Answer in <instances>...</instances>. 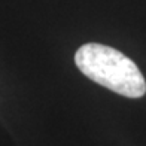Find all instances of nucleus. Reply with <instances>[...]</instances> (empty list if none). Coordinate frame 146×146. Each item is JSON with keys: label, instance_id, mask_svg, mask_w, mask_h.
<instances>
[{"label": "nucleus", "instance_id": "nucleus-1", "mask_svg": "<svg viewBox=\"0 0 146 146\" xmlns=\"http://www.w3.org/2000/svg\"><path fill=\"white\" fill-rule=\"evenodd\" d=\"M75 63L87 78L124 97L146 94V82L136 63L115 48L102 43H85L76 51Z\"/></svg>", "mask_w": 146, "mask_h": 146}]
</instances>
